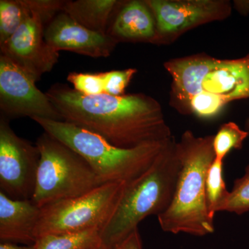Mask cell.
Instances as JSON below:
<instances>
[{
  "instance_id": "4fadbf2b",
  "label": "cell",
  "mask_w": 249,
  "mask_h": 249,
  "mask_svg": "<svg viewBox=\"0 0 249 249\" xmlns=\"http://www.w3.org/2000/svg\"><path fill=\"white\" fill-rule=\"evenodd\" d=\"M41 208L31 200H18L0 191L1 242L34 245Z\"/></svg>"
},
{
  "instance_id": "7a4b0ae2",
  "label": "cell",
  "mask_w": 249,
  "mask_h": 249,
  "mask_svg": "<svg viewBox=\"0 0 249 249\" xmlns=\"http://www.w3.org/2000/svg\"><path fill=\"white\" fill-rule=\"evenodd\" d=\"M213 138L186 130L176 142L180 163L176 188L169 207L157 216L163 231L197 237L214 232V219L209 215L206 201V176L215 160Z\"/></svg>"
},
{
  "instance_id": "8992f818",
  "label": "cell",
  "mask_w": 249,
  "mask_h": 249,
  "mask_svg": "<svg viewBox=\"0 0 249 249\" xmlns=\"http://www.w3.org/2000/svg\"><path fill=\"white\" fill-rule=\"evenodd\" d=\"M36 145L40 159L31 201L38 207L83 196L102 185L88 162L58 139L44 132Z\"/></svg>"
},
{
  "instance_id": "e0dca14e",
  "label": "cell",
  "mask_w": 249,
  "mask_h": 249,
  "mask_svg": "<svg viewBox=\"0 0 249 249\" xmlns=\"http://www.w3.org/2000/svg\"><path fill=\"white\" fill-rule=\"evenodd\" d=\"M223 165L224 161L214 160L206 176V206L213 219H214L216 213L222 211L230 194L223 178Z\"/></svg>"
},
{
  "instance_id": "44dd1931",
  "label": "cell",
  "mask_w": 249,
  "mask_h": 249,
  "mask_svg": "<svg viewBox=\"0 0 249 249\" xmlns=\"http://www.w3.org/2000/svg\"><path fill=\"white\" fill-rule=\"evenodd\" d=\"M222 211L233 213L239 215L249 211V164L242 178L234 181L233 188L230 192L227 203Z\"/></svg>"
},
{
  "instance_id": "2e32d148",
  "label": "cell",
  "mask_w": 249,
  "mask_h": 249,
  "mask_svg": "<svg viewBox=\"0 0 249 249\" xmlns=\"http://www.w3.org/2000/svg\"><path fill=\"white\" fill-rule=\"evenodd\" d=\"M101 231L49 234L36 239V249H99L102 248Z\"/></svg>"
},
{
  "instance_id": "7c38bea8",
  "label": "cell",
  "mask_w": 249,
  "mask_h": 249,
  "mask_svg": "<svg viewBox=\"0 0 249 249\" xmlns=\"http://www.w3.org/2000/svg\"><path fill=\"white\" fill-rule=\"evenodd\" d=\"M45 38L57 52L70 51L95 58L109 56L119 42L109 34L83 27L64 12L47 24Z\"/></svg>"
},
{
  "instance_id": "5b68a950",
  "label": "cell",
  "mask_w": 249,
  "mask_h": 249,
  "mask_svg": "<svg viewBox=\"0 0 249 249\" xmlns=\"http://www.w3.org/2000/svg\"><path fill=\"white\" fill-rule=\"evenodd\" d=\"M163 66L172 78L169 105L180 114L198 93L219 96L230 103L249 98V53L237 59L196 53L170 59Z\"/></svg>"
},
{
  "instance_id": "cb8c5ba5",
  "label": "cell",
  "mask_w": 249,
  "mask_h": 249,
  "mask_svg": "<svg viewBox=\"0 0 249 249\" xmlns=\"http://www.w3.org/2000/svg\"><path fill=\"white\" fill-rule=\"evenodd\" d=\"M114 249H142V237L139 229L134 231Z\"/></svg>"
},
{
  "instance_id": "4316f807",
  "label": "cell",
  "mask_w": 249,
  "mask_h": 249,
  "mask_svg": "<svg viewBox=\"0 0 249 249\" xmlns=\"http://www.w3.org/2000/svg\"><path fill=\"white\" fill-rule=\"evenodd\" d=\"M245 130L249 133V119H247L245 123Z\"/></svg>"
},
{
  "instance_id": "ac0fdd59",
  "label": "cell",
  "mask_w": 249,
  "mask_h": 249,
  "mask_svg": "<svg viewBox=\"0 0 249 249\" xmlns=\"http://www.w3.org/2000/svg\"><path fill=\"white\" fill-rule=\"evenodd\" d=\"M29 14L24 0L0 1V45L14 35Z\"/></svg>"
},
{
  "instance_id": "484cf974",
  "label": "cell",
  "mask_w": 249,
  "mask_h": 249,
  "mask_svg": "<svg viewBox=\"0 0 249 249\" xmlns=\"http://www.w3.org/2000/svg\"><path fill=\"white\" fill-rule=\"evenodd\" d=\"M0 249H36L34 245H18L9 242H1Z\"/></svg>"
},
{
  "instance_id": "9c48e42d",
  "label": "cell",
  "mask_w": 249,
  "mask_h": 249,
  "mask_svg": "<svg viewBox=\"0 0 249 249\" xmlns=\"http://www.w3.org/2000/svg\"><path fill=\"white\" fill-rule=\"evenodd\" d=\"M40 154L38 147L18 137L9 119L0 117V188L9 197L31 200Z\"/></svg>"
},
{
  "instance_id": "d6986e66",
  "label": "cell",
  "mask_w": 249,
  "mask_h": 249,
  "mask_svg": "<svg viewBox=\"0 0 249 249\" xmlns=\"http://www.w3.org/2000/svg\"><path fill=\"white\" fill-rule=\"evenodd\" d=\"M249 136V132L241 129L235 123L222 124L214 135L213 150L215 160L224 161L232 149L241 150L244 142Z\"/></svg>"
},
{
  "instance_id": "ba28073f",
  "label": "cell",
  "mask_w": 249,
  "mask_h": 249,
  "mask_svg": "<svg viewBox=\"0 0 249 249\" xmlns=\"http://www.w3.org/2000/svg\"><path fill=\"white\" fill-rule=\"evenodd\" d=\"M156 22L157 45H169L185 33L225 20L232 13L227 0H145Z\"/></svg>"
},
{
  "instance_id": "603a6c76",
  "label": "cell",
  "mask_w": 249,
  "mask_h": 249,
  "mask_svg": "<svg viewBox=\"0 0 249 249\" xmlns=\"http://www.w3.org/2000/svg\"><path fill=\"white\" fill-rule=\"evenodd\" d=\"M137 69L129 68L124 70H114L103 73L105 93L111 96L124 95L126 88L135 73Z\"/></svg>"
},
{
  "instance_id": "d4e9b609",
  "label": "cell",
  "mask_w": 249,
  "mask_h": 249,
  "mask_svg": "<svg viewBox=\"0 0 249 249\" xmlns=\"http://www.w3.org/2000/svg\"><path fill=\"white\" fill-rule=\"evenodd\" d=\"M234 7L241 15L248 14L249 12V1H235Z\"/></svg>"
},
{
  "instance_id": "277c9868",
  "label": "cell",
  "mask_w": 249,
  "mask_h": 249,
  "mask_svg": "<svg viewBox=\"0 0 249 249\" xmlns=\"http://www.w3.org/2000/svg\"><path fill=\"white\" fill-rule=\"evenodd\" d=\"M45 132L81 156L102 184L128 183L150 168L175 137L132 149L114 146L97 134L65 121L34 117Z\"/></svg>"
},
{
  "instance_id": "9a60e30c",
  "label": "cell",
  "mask_w": 249,
  "mask_h": 249,
  "mask_svg": "<svg viewBox=\"0 0 249 249\" xmlns=\"http://www.w3.org/2000/svg\"><path fill=\"white\" fill-rule=\"evenodd\" d=\"M120 4L116 0L65 1L62 12L89 30L107 34L109 19Z\"/></svg>"
},
{
  "instance_id": "30bf717a",
  "label": "cell",
  "mask_w": 249,
  "mask_h": 249,
  "mask_svg": "<svg viewBox=\"0 0 249 249\" xmlns=\"http://www.w3.org/2000/svg\"><path fill=\"white\" fill-rule=\"evenodd\" d=\"M36 80L4 55H0V109L9 118L29 116L63 121Z\"/></svg>"
},
{
  "instance_id": "ffe728a7",
  "label": "cell",
  "mask_w": 249,
  "mask_h": 249,
  "mask_svg": "<svg viewBox=\"0 0 249 249\" xmlns=\"http://www.w3.org/2000/svg\"><path fill=\"white\" fill-rule=\"evenodd\" d=\"M230 102L225 98L209 94L198 93L187 103L183 115H194L201 119H214L220 115Z\"/></svg>"
},
{
  "instance_id": "83f0119b",
  "label": "cell",
  "mask_w": 249,
  "mask_h": 249,
  "mask_svg": "<svg viewBox=\"0 0 249 249\" xmlns=\"http://www.w3.org/2000/svg\"><path fill=\"white\" fill-rule=\"evenodd\" d=\"M105 249L103 248V247H102V248H101V249Z\"/></svg>"
},
{
  "instance_id": "3957f363",
  "label": "cell",
  "mask_w": 249,
  "mask_h": 249,
  "mask_svg": "<svg viewBox=\"0 0 249 249\" xmlns=\"http://www.w3.org/2000/svg\"><path fill=\"white\" fill-rule=\"evenodd\" d=\"M174 138L148 170L126 183L120 201L101 231L105 249H114L150 215H160L171 204L180 163Z\"/></svg>"
},
{
  "instance_id": "52a82bcc",
  "label": "cell",
  "mask_w": 249,
  "mask_h": 249,
  "mask_svg": "<svg viewBox=\"0 0 249 249\" xmlns=\"http://www.w3.org/2000/svg\"><path fill=\"white\" fill-rule=\"evenodd\" d=\"M125 185L104 183L83 196L41 208L36 239L49 234L102 230L114 214Z\"/></svg>"
},
{
  "instance_id": "7402d4cb",
  "label": "cell",
  "mask_w": 249,
  "mask_h": 249,
  "mask_svg": "<svg viewBox=\"0 0 249 249\" xmlns=\"http://www.w3.org/2000/svg\"><path fill=\"white\" fill-rule=\"evenodd\" d=\"M67 80L73 86V89L85 95L96 96L105 93L103 73H70Z\"/></svg>"
},
{
  "instance_id": "5bb4252c",
  "label": "cell",
  "mask_w": 249,
  "mask_h": 249,
  "mask_svg": "<svg viewBox=\"0 0 249 249\" xmlns=\"http://www.w3.org/2000/svg\"><path fill=\"white\" fill-rule=\"evenodd\" d=\"M107 34L119 42L155 44L157 37L155 18L145 1H127L121 8Z\"/></svg>"
},
{
  "instance_id": "6da1fadb",
  "label": "cell",
  "mask_w": 249,
  "mask_h": 249,
  "mask_svg": "<svg viewBox=\"0 0 249 249\" xmlns=\"http://www.w3.org/2000/svg\"><path fill=\"white\" fill-rule=\"evenodd\" d=\"M63 121L101 136L124 149L173 138L161 106L145 93L85 96L56 83L45 92Z\"/></svg>"
},
{
  "instance_id": "8fae6325",
  "label": "cell",
  "mask_w": 249,
  "mask_h": 249,
  "mask_svg": "<svg viewBox=\"0 0 249 249\" xmlns=\"http://www.w3.org/2000/svg\"><path fill=\"white\" fill-rule=\"evenodd\" d=\"M29 12L18 31L0 45V55L10 59L38 81L44 73L53 70L60 55L46 42L47 23L38 14Z\"/></svg>"
}]
</instances>
